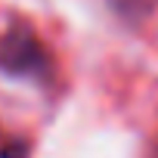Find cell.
<instances>
[{"label": "cell", "instance_id": "cell-2", "mask_svg": "<svg viewBox=\"0 0 158 158\" xmlns=\"http://www.w3.org/2000/svg\"><path fill=\"white\" fill-rule=\"evenodd\" d=\"M155 3H158V0H112L115 13H121L127 22H139V19H146V16L155 10Z\"/></svg>", "mask_w": 158, "mask_h": 158}, {"label": "cell", "instance_id": "cell-1", "mask_svg": "<svg viewBox=\"0 0 158 158\" xmlns=\"http://www.w3.org/2000/svg\"><path fill=\"white\" fill-rule=\"evenodd\" d=\"M0 71L25 81H47L53 74V59L28 25H13L0 34Z\"/></svg>", "mask_w": 158, "mask_h": 158}, {"label": "cell", "instance_id": "cell-4", "mask_svg": "<svg viewBox=\"0 0 158 158\" xmlns=\"http://www.w3.org/2000/svg\"><path fill=\"white\" fill-rule=\"evenodd\" d=\"M152 158H158V139H155V146H152Z\"/></svg>", "mask_w": 158, "mask_h": 158}, {"label": "cell", "instance_id": "cell-3", "mask_svg": "<svg viewBox=\"0 0 158 158\" xmlns=\"http://www.w3.org/2000/svg\"><path fill=\"white\" fill-rule=\"evenodd\" d=\"M0 158H28V143H25V139L6 143L3 149H0Z\"/></svg>", "mask_w": 158, "mask_h": 158}]
</instances>
